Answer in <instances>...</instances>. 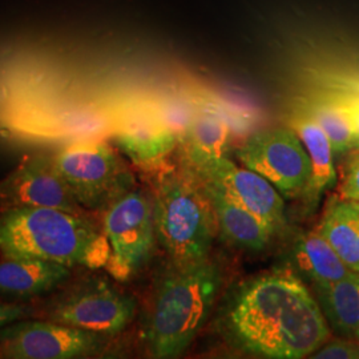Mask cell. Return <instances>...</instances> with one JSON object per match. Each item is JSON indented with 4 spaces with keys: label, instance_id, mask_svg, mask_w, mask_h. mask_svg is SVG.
Instances as JSON below:
<instances>
[{
    "label": "cell",
    "instance_id": "6da1fadb",
    "mask_svg": "<svg viewBox=\"0 0 359 359\" xmlns=\"http://www.w3.org/2000/svg\"><path fill=\"white\" fill-rule=\"evenodd\" d=\"M226 330L246 353L271 359L311 357L332 335L318 301L290 270L244 283L226 310Z\"/></svg>",
    "mask_w": 359,
    "mask_h": 359
},
{
    "label": "cell",
    "instance_id": "7a4b0ae2",
    "mask_svg": "<svg viewBox=\"0 0 359 359\" xmlns=\"http://www.w3.org/2000/svg\"><path fill=\"white\" fill-rule=\"evenodd\" d=\"M0 253L34 258L71 269H103L111 246L90 213L55 208H13L0 212Z\"/></svg>",
    "mask_w": 359,
    "mask_h": 359
},
{
    "label": "cell",
    "instance_id": "3957f363",
    "mask_svg": "<svg viewBox=\"0 0 359 359\" xmlns=\"http://www.w3.org/2000/svg\"><path fill=\"white\" fill-rule=\"evenodd\" d=\"M221 286V273L210 258L175 265L158 280L144 329L154 358H177L203 327Z\"/></svg>",
    "mask_w": 359,
    "mask_h": 359
},
{
    "label": "cell",
    "instance_id": "277c9868",
    "mask_svg": "<svg viewBox=\"0 0 359 359\" xmlns=\"http://www.w3.org/2000/svg\"><path fill=\"white\" fill-rule=\"evenodd\" d=\"M154 213L157 241L175 265L209 258L216 216L200 177L189 167L156 168Z\"/></svg>",
    "mask_w": 359,
    "mask_h": 359
},
{
    "label": "cell",
    "instance_id": "5b68a950",
    "mask_svg": "<svg viewBox=\"0 0 359 359\" xmlns=\"http://www.w3.org/2000/svg\"><path fill=\"white\" fill-rule=\"evenodd\" d=\"M40 311L41 320L112 338L133 321L136 301L103 276L87 274L60 285Z\"/></svg>",
    "mask_w": 359,
    "mask_h": 359
},
{
    "label": "cell",
    "instance_id": "8992f818",
    "mask_svg": "<svg viewBox=\"0 0 359 359\" xmlns=\"http://www.w3.org/2000/svg\"><path fill=\"white\" fill-rule=\"evenodd\" d=\"M57 170L77 204L88 212H104L136 188L128 164L108 144L67 147L55 154Z\"/></svg>",
    "mask_w": 359,
    "mask_h": 359
},
{
    "label": "cell",
    "instance_id": "52a82bcc",
    "mask_svg": "<svg viewBox=\"0 0 359 359\" xmlns=\"http://www.w3.org/2000/svg\"><path fill=\"white\" fill-rule=\"evenodd\" d=\"M103 229L111 246L104 269L127 283L147 265L157 241L152 194L136 187L121 196L104 210Z\"/></svg>",
    "mask_w": 359,
    "mask_h": 359
},
{
    "label": "cell",
    "instance_id": "ba28073f",
    "mask_svg": "<svg viewBox=\"0 0 359 359\" xmlns=\"http://www.w3.org/2000/svg\"><path fill=\"white\" fill-rule=\"evenodd\" d=\"M245 168L271 182L286 198L309 194L313 167L308 151L293 128L257 130L237 151Z\"/></svg>",
    "mask_w": 359,
    "mask_h": 359
},
{
    "label": "cell",
    "instance_id": "9c48e42d",
    "mask_svg": "<svg viewBox=\"0 0 359 359\" xmlns=\"http://www.w3.org/2000/svg\"><path fill=\"white\" fill-rule=\"evenodd\" d=\"M109 337L26 318L0 329V359H80L100 354Z\"/></svg>",
    "mask_w": 359,
    "mask_h": 359
},
{
    "label": "cell",
    "instance_id": "30bf717a",
    "mask_svg": "<svg viewBox=\"0 0 359 359\" xmlns=\"http://www.w3.org/2000/svg\"><path fill=\"white\" fill-rule=\"evenodd\" d=\"M13 208H55L77 215L90 213L79 205L62 179L55 154H29L0 179V212Z\"/></svg>",
    "mask_w": 359,
    "mask_h": 359
},
{
    "label": "cell",
    "instance_id": "8fae6325",
    "mask_svg": "<svg viewBox=\"0 0 359 359\" xmlns=\"http://www.w3.org/2000/svg\"><path fill=\"white\" fill-rule=\"evenodd\" d=\"M191 169L200 179L217 184L236 201L265 222L274 234H278L285 229V197L271 182L255 170H250L244 165L240 167L225 156L209 160Z\"/></svg>",
    "mask_w": 359,
    "mask_h": 359
},
{
    "label": "cell",
    "instance_id": "7c38bea8",
    "mask_svg": "<svg viewBox=\"0 0 359 359\" xmlns=\"http://www.w3.org/2000/svg\"><path fill=\"white\" fill-rule=\"evenodd\" d=\"M116 144L129 160L144 169L161 167L179 145V137L164 126L156 107H133L120 120Z\"/></svg>",
    "mask_w": 359,
    "mask_h": 359
},
{
    "label": "cell",
    "instance_id": "4fadbf2b",
    "mask_svg": "<svg viewBox=\"0 0 359 359\" xmlns=\"http://www.w3.org/2000/svg\"><path fill=\"white\" fill-rule=\"evenodd\" d=\"M72 277V269L34 258L4 257L0 261V301L27 302L53 293Z\"/></svg>",
    "mask_w": 359,
    "mask_h": 359
},
{
    "label": "cell",
    "instance_id": "5bb4252c",
    "mask_svg": "<svg viewBox=\"0 0 359 359\" xmlns=\"http://www.w3.org/2000/svg\"><path fill=\"white\" fill-rule=\"evenodd\" d=\"M213 206L217 226L231 244L250 252H261L276 236L269 226L236 201L217 184L200 179Z\"/></svg>",
    "mask_w": 359,
    "mask_h": 359
},
{
    "label": "cell",
    "instance_id": "9a60e30c",
    "mask_svg": "<svg viewBox=\"0 0 359 359\" xmlns=\"http://www.w3.org/2000/svg\"><path fill=\"white\" fill-rule=\"evenodd\" d=\"M311 289L330 329L342 338L357 339L359 332L358 271H351L345 278L334 283H313Z\"/></svg>",
    "mask_w": 359,
    "mask_h": 359
},
{
    "label": "cell",
    "instance_id": "2e32d148",
    "mask_svg": "<svg viewBox=\"0 0 359 359\" xmlns=\"http://www.w3.org/2000/svg\"><path fill=\"white\" fill-rule=\"evenodd\" d=\"M292 261L310 285L334 283L345 278L353 271L347 268L346 264L318 231H306L295 238Z\"/></svg>",
    "mask_w": 359,
    "mask_h": 359
},
{
    "label": "cell",
    "instance_id": "e0dca14e",
    "mask_svg": "<svg viewBox=\"0 0 359 359\" xmlns=\"http://www.w3.org/2000/svg\"><path fill=\"white\" fill-rule=\"evenodd\" d=\"M293 129L308 151L313 176L309 197L318 200L320 196L337 184L334 151L326 133L309 112L301 114L293 121Z\"/></svg>",
    "mask_w": 359,
    "mask_h": 359
},
{
    "label": "cell",
    "instance_id": "ac0fdd59",
    "mask_svg": "<svg viewBox=\"0 0 359 359\" xmlns=\"http://www.w3.org/2000/svg\"><path fill=\"white\" fill-rule=\"evenodd\" d=\"M228 140L229 127L225 120L213 111L198 109L181 142L185 147L188 167H198L209 160L225 156Z\"/></svg>",
    "mask_w": 359,
    "mask_h": 359
},
{
    "label": "cell",
    "instance_id": "d6986e66",
    "mask_svg": "<svg viewBox=\"0 0 359 359\" xmlns=\"http://www.w3.org/2000/svg\"><path fill=\"white\" fill-rule=\"evenodd\" d=\"M317 231L347 268L359 273V231L348 201L334 197L326 206Z\"/></svg>",
    "mask_w": 359,
    "mask_h": 359
},
{
    "label": "cell",
    "instance_id": "ffe728a7",
    "mask_svg": "<svg viewBox=\"0 0 359 359\" xmlns=\"http://www.w3.org/2000/svg\"><path fill=\"white\" fill-rule=\"evenodd\" d=\"M309 114L326 133L334 154H348L354 149V126L344 96L318 100L310 107Z\"/></svg>",
    "mask_w": 359,
    "mask_h": 359
},
{
    "label": "cell",
    "instance_id": "44dd1931",
    "mask_svg": "<svg viewBox=\"0 0 359 359\" xmlns=\"http://www.w3.org/2000/svg\"><path fill=\"white\" fill-rule=\"evenodd\" d=\"M154 107L164 126L179 137L180 142H182L192 126L198 108L189 100L179 96L164 99Z\"/></svg>",
    "mask_w": 359,
    "mask_h": 359
},
{
    "label": "cell",
    "instance_id": "7402d4cb",
    "mask_svg": "<svg viewBox=\"0 0 359 359\" xmlns=\"http://www.w3.org/2000/svg\"><path fill=\"white\" fill-rule=\"evenodd\" d=\"M338 193L342 200L359 203V149H353L347 154Z\"/></svg>",
    "mask_w": 359,
    "mask_h": 359
},
{
    "label": "cell",
    "instance_id": "603a6c76",
    "mask_svg": "<svg viewBox=\"0 0 359 359\" xmlns=\"http://www.w3.org/2000/svg\"><path fill=\"white\" fill-rule=\"evenodd\" d=\"M310 358L359 359V341L342 337L329 339Z\"/></svg>",
    "mask_w": 359,
    "mask_h": 359
},
{
    "label": "cell",
    "instance_id": "cb8c5ba5",
    "mask_svg": "<svg viewBox=\"0 0 359 359\" xmlns=\"http://www.w3.org/2000/svg\"><path fill=\"white\" fill-rule=\"evenodd\" d=\"M36 310L26 302H6L0 301V329L13 322L32 318Z\"/></svg>",
    "mask_w": 359,
    "mask_h": 359
},
{
    "label": "cell",
    "instance_id": "d4e9b609",
    "mask_svg": "<svg viewBox=\"0 0 359 359\" xmlns=\"http://www.w3.org/2000/svg\"><path fill=\"white\" fill-rule=\"evenodd\" d=\"M354 126V149H359V97L345 99Z\"/></svg>",
    "mask_w": 359,
    "mask_h": 359
},
{
    "label": "cell",
    "instance_id": "484cf974",
    "mask_svg": "<svg viewBox=\"0 0 359 359\" xmlns=\"http://www.w3.org/2000/svg\"><path fill=\"white\" fill-rule=\"evenodd\" d=\"M350 204V209H351V213H353V217L357 222V228L359 231V203H354V201H348Z\"/></svg>",
    "mask_w": 359,
    "mask_h": 359
},
{
    "label": "cell",
    "instance_id": "4316f807",
    "mask_svg": "<svg viewBox=\"0 0 359 359\" xmlns=\"http://www.w3.org/2000/svg\"><path fill=\"white\" fill-rule=\"evenodd\" d=\"M357 339L359 341V332H358V337H357Z\"/></svg>",
    "mask_w": 359,
    "mask_h": 359
}]
</instances>
